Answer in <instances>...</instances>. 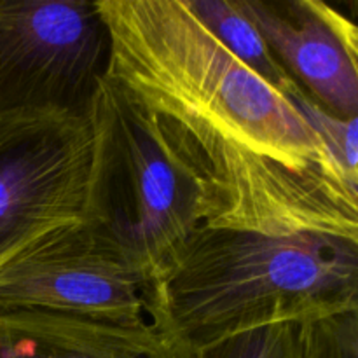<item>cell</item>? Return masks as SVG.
<instances>
[{"instance_id":"cell-10","label":"cell","mask_w":358,"mask_h":358,"mask_svg":"<svg viewBox=\"0 0 358 358\" xmlns=\"http://www.w3.org/2000/svg\"><path fill=\"white\" fill-rule=\"evenodd\" d=\"M178 358H303L301 324L252 329Z\"/></svg>"},{"instance_id":"cell-1","label":"cell","mask_w":358,"mask_h":358,"mask_svg":"<svg viewBox=\"0 0 358 358\" xmlns=\"http://www.w3.org/2000/svg\"><path fill=\"white\" fill-rule=\"evenodd\" d=\"M107 76L156 114L201 189V226L358 240L350 178L296 103L241 63L187 0H96Z\"/></svg>"},{"instance_id":"cell-2","label":"cell","mask_w":358,"mask_h":358,"mask_svg":"<svg viewBox=\"0 0 358 358\" xmlns=\"http://www.w3.org/2000/svg\"><path fill=\"white\" fill-rule=\"evenodd\" d=\"M358 311V240L199 226L147 287L177 357L252 329Z\"/></svg>"},{"instance_id":"cell-9","label":"cell","mask_w":358,"mask_h":358,"mask_svg":"<svg viewBox=\"0 0 358 358\" xmlns=\"http://www.w3.org/2000/svg\"><path fill=\"white\" fill-rule=\"evenodd\" d=\"M198 20L266 84L289 98L299 87L278 65L255 24L238 6V0H187Z\"/></svg>"},{"instance_id":"cell-4","label":"cell","mask_w":358,"mask_h":358,"mask_svg":"<svg viewBox=\"0 0 358 358\" xmlns=\"http://www.w3.org/2000/svg\"><path fill=\"white\" fill-rule=\"evenodd\" d=\"M110 65L96 0H0V119L87 114Z\"/></svg>"},{"instance_id":"cell-12","label":"cell","mask_w":358,"mask_h":358,"mask_svg":"<svg viewBox=\"0 0 358 358\" xmlns=\"http://www.w3.org/2000/svg\"><path fill=\"white\" fill-rule=\"evenodd\" d=\"M303 358H358V311L301 324Z\"/></svg>"},{"instance_id":"cell-6","label":"cell","mask_w":358,"mask_h":358,"mask_svg":"<svg viewBox=\"0 0 358 358\" xmlns=\"http://www.w3.org/2000/svg\"><path fill=\"white\" fill-rule=\"evenodd\" d=\"M0 310L147 325V282L80 222L42 234L0 264Z\"/></svg>"},{"instance_id":"cell-7","label":"cell","mask_w":358,"mask_h":358,"mask_svg":"<svg viewBox=\"0 0 358 358\" xmlns=\"http://www.w3.org/2000/svg\"><path fill=\"white\" fill-rule=\"evenodd\" d=\"M278 65L318 107L358 117V28L322 0H238Z\"/></svg>"},{"instance_id":"cell-11","label":"cell","mask_w":358,"mask_h":358,"mask_svg":"<svg viewBox=\"0 0 358 358\" xmlns=\"http://www.w3.org/2000/svg\"><path fill=\"white\" fill-rule=\"evenodd\" d=\"M310 121L317 135L324 142L327 152L334 157L341 170L353 180H358V117L341 119L318 107L301 90L289 96Z\"/></svg>"},{"instance_id":"cell-3","label":"cell","mask_w":358,"mask_h":358,"mask_svg":"<svg viewBox=\"0 0 358 358\" xmlns=\"http://www.w3.org/2000/svg\"><path fill=\"white\" fill-rule=\"evenodd\" d=\"M93 156L80 224L149 283L201 226V189L156 114L103 76L90 107Z\"/></svg>"},{"instance_id":"cell-8","label":"cell","mask_w":358,"mask_h":358,"mask_svg":"<svg viewBox=\"0 0 358 358\" xmlns=\"http://www.w3.org/2000/svg\"><path fill=\"white\" fill-rule=\"evenodd\" d=\"M0 358H178L154 331L31 310H0Z\"/></svg>"},{"instance_id":"cell-5","label":"cell","mask_w":358,"mask_h":358,"mask_svg":"<svg viewBox=\"0 0 358 358\" xmlns=\"http://www.w3.org/2000/svg\"><path fill=\"white\" fill-rule=\"evenodd\" d=\"M91 156L90 112L0 119V264L42 234L83 220Z\"/></svg>"}]
</instances>
